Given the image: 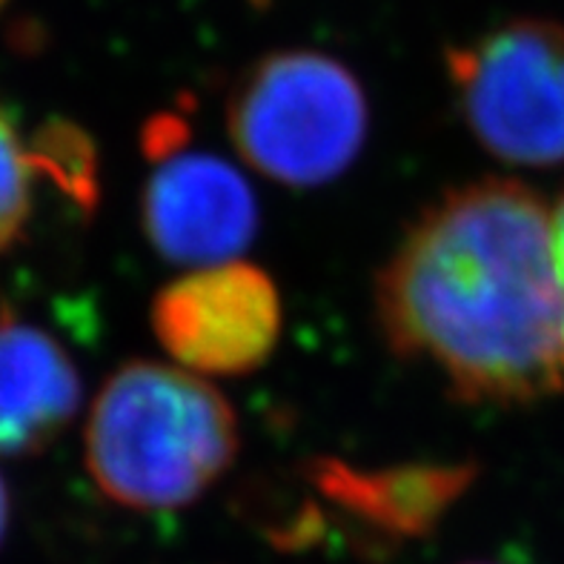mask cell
Here are the masks:
<instances>
[{
    "mask_svg": "<svg viewBox=\"0 0 564 564\" xmlns=\"http://www.w3.org/2000/svg\"><path fill=\"white\" fill-rule=\"evenodd\" d=\"M376 313L387 344L456 399L528 404L564 390L553 218L519 181H473L430 204L381 270Z\"/></svg>",
    "mask_w": 564,
    "mask_h": 564,
    "instance_id": "6da1fadb",
    "label": "cell"
},
{
    "mask_svg": "<svg viewBox=\"0 0 564 564\" xmlns=\"http://www.w3.org/2000/svg\"><path fill=\"white\" fill-rule=\"evenodd\" d=\"M238 453V419L184 367L132 361L100 387L86 424V470L115 505L172 510L221 479Z\"/></svg>",
    "mask_w": 564,
    "mask_h": 564,
    "instance_id": "7a4b0ae2",
    "label": "cell"
},
{
    "mask_svg": "<svg viewBox=\"0 0 564 564\" xmlns=\"http://www.w3.org/2000/svg\"><path fill=\"white\" fill-rule=\"evenodd\" d=\"M367 98L341 61L313 50L270 52L227 100L238 155L286 186H322L352 164L367 138Z\"/></svg>",
    "mask_w": 564,
    "mask_h": 564,
    "instance_id": "3957f363",
    "label": "cell"
},
{
    "mask_svg": "<svg viewBox=\"0 0 564 564\" xmlns=\"http://www.w3.org/2000/svg\"><path fill=\"white\" fill-rule=\"evenodd\" d=\"M458 112L490 155L516 166L564 161V26L501 23L447 50Z\"/></svg>",
    "mask_w": 564,
    "mask_h": 564,
    "instance_id": "277c9868",
    "label": "cell"
},
{
    "mask_svg": "<svg viewBox=\"0 0 564 564\" xmlns=\"http://www.w3.org/2000/svg\"><path fill=\"white\" fill-rule=\"evenodd\" d=\"M152 161L143 184L141 221L155 252L186 267L236 261L256 238L258 204L241 172L186 143L178 115H158L147 129Z\"/></svg>",
    "mask_w": 564,
    "mask_h": 564,
    "instance_id": "5b68a950",
    "label": "cell"
},
{
    "mask_svg": "<svg viewBox=\"0 0 564 564\" xmlns=\"http://www.w3.org/2000/svg\"><path fill=\"white\" fill-rule=\"evenodd\" d=\"M275 281L250 261L195 267L152 304V329L178 367L195 376H247L281 336Z\"/></svg>",
    "mask_w": 564,
    "mask_h": 564,
    "instance_id": "8992f818",
    "label": "cell"
},
{
    "mask_svg": "<svg viewBox=\"0 0 564 564\" xmlns=\"http://www.w3.org/2000/svg\"><path fill=\"white\" fill-rule=\"evenodd\" d=\"M80 408V376L64 344L35 324L0 322V456L50 447Z\"/></svg>",
    "mask_w": 564,
    "mask_h": 564,
    "instance_id": "52a82bcc",
    "label": "cell"
},
{
    "mask_svg": "<svg viewBox=\"0 0 564 564\" xmlns=\"http://www.w3.org/2000/svg\"><path fill=\"white\" fill-rule=\"evenodd\" d=\"M310 479L358 522L390 536H422L476 479L473 465H401L361 470L336 458L310 465Z\"/></svg>",
    "mask_w": 564,
    "mask_h": 564,
    "instance_id": "ba28073f",
    "label": "cell"
},
{
    "mask_svg": "<svg viewBox=\"0 0 564 564\" xmlns=\"http://www.w3.org/2000/svg\"><path fill=\"white\" fill-rule=\"evenodd\" d=\"M43 166V150L29 147L12 112L0 104V252L9 250L29 224L37 170Z\"/></svg>",
    "mask_w": 564,
    "mask_h": 564,
    "instance_id": "9c48e42d",
    "label": "cell"
},
{
    "mask_svg": "<svg viewBox=\"0 0 564 564\" xmlns=\"http://www.w3.org/2000/svg\"><path fill=\"white\" fill-rule=\"evenodd\" d=\"M551 218H553V252H556V270H558V281H562V293H564V195L558 198Z\"/></svg>",
    "mask_w": 564,
    "mask_h": 564,
    "instance_id": "30bf717a",
    "label": "cell"
},
{
    "mask_svg": "<svg viewBox=\"0 0 564 564\" xmlns=\"http://www.w3.org/2000/svg\"><path fill=\"white\" fill-rule=\"evenodd\" d=\"M7 528H9V490L0 479V544H3V536H7Z\"/></svg>",
    "mask_w": 564,
    "mask_h": 564,
    "instance_id": "8fae6325",
    "label": "cell"
}]
</instances>
